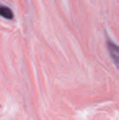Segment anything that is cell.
<instances>
[{
	"mask_svg": "<svg viewBox=\"0 0 119 120\" xmlns=\"http://www.w3.org/2000/svg\"><path fill=\"white\" fill-rule=\"evenodd\" d=\"M107 47L112 60H113L115 65L119 70V46L108 39L107 42Z\"/></svg>",
	"mask_w": 119,
	"mask_h": 120,
	"instance_id": "obj_1",
	"label": "cell"
},
{
	"mask_svg": "<svg viewBox=\"0 0 119 120\" xmlns=\"http://www.w3.org/2000/svg\"><path fill=\"white\" fill-rule=\"evenodd\" d=\"M0 16L7 20H11L13 18L14 14H13L12 11H11L10 8L0 4Z\"/></svg>",
	"mask_w": 119,
	"mask_h": 120,
	"instance_id": "obj_2",
	"label": "cell"
}]
</instances>
